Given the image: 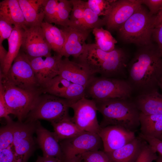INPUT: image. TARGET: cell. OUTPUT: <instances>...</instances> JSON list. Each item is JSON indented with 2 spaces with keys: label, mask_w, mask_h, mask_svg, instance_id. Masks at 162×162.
<instances>
[{
  "label": "cell",
  "mask_w": 162,
  "mask_h": 162,
  "mask_svg": "<svg viewBox=\"0 0 162 162\" xmlns=\"http://www.w3.org/2000/svg\"><path fill=\"white\" fill-rule=\"evenodd\" d=\"M142 2L148 8L152 16L156 15L162 9V0H142Z\"/></svg>",
  "instance_id": "obj_40"
},
{
  "label": "cell",
  "mask_w": 162,
  "mask_h": 162,
  "mask_svg": "<svg viewBox=\"0 0 162 162\" xmlns=\"http://www.w3.org/2000/svg\"><path fill=\"white\" fill-rule=\"evenodd\" d=\"M10 112L6 104L2 87L0 84V117L4 118L7 122L13 121L9 116Z\"/></svg>",
  "instance_id": "obj_38"
},
{
  "label": "cell",
  "mask_w": 162,
  "mask_h": 162,
  "mask_svg": "<svg viewBox=\"0 0 162 162\" xmlns=\"http://www.w3.org/2000/svg\"><path fill=\"white\" fill-rule=\"evenodd\" d=\"M72 103L50 94H42L34 107L27 115L25 122H34L43 119L51 123L62 120L70 116L69 109Z\"/></svg>",
  "instance_id": "obj_7"
},
{
  "label": "cell",
  "mask_w": 162,
  "mask_h": 162,
  "mask_svg": "<svg viewBox=\"0 0 162 162\" xmlns=\"http://www.w3.org/2000/svg\"><path fill=\"white\" fill-rule=\"evenodd\" d=\"M106 153L118 149L134 139L135 132L117 125L101 128L98 133Z\"/></svg>",
  "instance_id": "obj_15"
},
{
  "label": "cell",
  "mask_w": 162,
  "mask_h": 162,
  "mask_svg": "<svg viewBox=\"0 0 162 162\" xmlns=\"http://www.w3.org/2000/svg\"><path fill=\"white\" fill-rule=\"evenodd\" d=\"M0 74L9 82L19 88L41 91L29 59L20 50L7 74L4 75L1 72Z\"/></svg>",
  "instance_id": "obj_8"
},
{
  "label": "cell",
  "mask_w": 162,
  "mask_h": 162,
  "mask_svg": "<svg viewBox=\"0 0 162 162\" xmlns=\"http://www.w3.org/2000/svg\"><path fill=\"white\" fill-rule=\"evenodd\" d=\"M11 23L7 20L0 18V44L10 36L14 28Z\"/></svg>",
  "instance_id": "obj_37"
},
{
  "label": "cell",
  "mask_w": 162,
  "mask_h": 162,
  "mask_svg": "<svg viewBox=\"0 0 162 162\" xmlns=\"http://www.w3.org/2000/svg\"><path fill=\"white\" fill-rule=\"evenodd\" d=\"M126 80L136 95L158 91L162 77V57L154 45L142 47L128 63Z\"/></svg>",
  "instance_id": "obj_1"
},
{
  "label": "cell",
  "mask_w": 162,
  "mask_h": 162,
  "mask_svg": "<svg viewBox=\"0 0 162 162\" xmlns=\"http://www.w3.org/2000/svg\"><path fill=\"white\" fill-rule=\"evenodd\" d=\"M152 40L155 42L157 50L162 57V25L155 27L152 34Z\"/></svg>",
  "instance_id": "obj_41"
},
{
  "label": "cell",
  "mask_w": 162,
  "mask_h": 162,
  "mask_svg": "<svg viewBox=\"0 0 162 162\" xmlns=\"http://www.w3.org/2000/svg\"><path fill=\"white\" fill-rule=\"evenodd\" d=\"M0 18L7 20L14 26L22 28L26 26L18 0H4L0 2Z\"/></svg>",
  "instance_id": "obj_23"
},
{
  "label": "cell",
  "mask_w": 162,
  "mask_h": 162,
  "mask_svg": "<svg viewBox=\"0 0 162 162\" xmlns=\"http://www.w3.org/2000/svg\"><path fill=\"white\" fill-rule=\"evenodd\" d=\"M72 8L70 17V23L72 25L80 20L87 7V2L81 0H70Z\"/></svg>",
  "instance_id": "obj_33"
},
{
  "label": "cell",
  "mask_w": 162,
  "mask_h": 162,
  "mask_svg": "<svg viewBox=\"0 0 162 162\" xmlns=\"http://www.w3.org/2000/svg\"><path fill=\"white\" fill-rule=\"evenodd\" d=\"M139 136L146 141L157 152L162 155V140L157 138L142 135L140 133Z\"/></svg>",
  "instance_id": "obj_39"
},
{
  "label": "cell",
  "mask_w": 162,
  "mask_h": 162,
  "mask_svg": "<svg viewBox=\"0 0 162 162\" xmlns=\"http://www.w3.org/2000/svg\"><path fill=\"white\" fill-rule=\"evenodd\" d=\"M142 4V0H113L109 13L103 18L107 29H118Z\"/></svg>",
  "instance_id": "obj_13"
},
{
  "label": "cell",
  "mask_w": 162,
  "mask_h": 162,
  "mask_svg": "<svg viewBox=\"0 0 162 162\" xmlns=\"http://www.w3.org/2000/svg\"><path fill=\"white\" fill-rule=\"evenodd\" d=\"M0 84L11 114L14 115L18 121L23 122L35 106L42 94L41 91L27 90L17 87L9 82L1 74Z\"/></svg>",
  "instance_id": "obj_6"
},
{
  "label": "cell",
  "mask_w": 162,
  "mask_h": 162,
  "mask_svg": "<svg viewBox=\"0 0 162 162\" xmlns=\"http://www.w3.org/2000/svg\"><path fill=\"white\" fill-rule=\"evenodd\" d=\"M58 1L46 0L44 7V22L55 23Z\"/></svg>",
  "instance_id": "obj_36"
},
{
  "label": "cell",
  "mask_w": 162,
  "mask_h": 162,
  "mask_svg": "<svg viewBox=\"0 0 162 162\" xmlns=\"http://www.w3.org/2000/svg\"><path fill=\"white\" fill-rule=\"evenodd\" d=\"M37 121L15 122L12 146L18 162H27L34 150L33 135L35 132Z\"/></svg>",
  "instance_id": "obj_9"
},
{
  "label": "cell",
  "mask_w": 162,
  "mask_h": 162,
  "mask_svg": "<svg viewBox=\"0 0 162 162\" xmlns=\"http://www.w3.org/2000/svg\"><path fill=\"white\" fill-rule=\"evenodd\" d=\"M156 153L155 150L144 140L141 152L135 162H152L158 158Z\"/></svg>",
  "instance_id": "obj_35"
},
{
  "label": "cell",
  "mask_w": 162,
  "mask_h": 162,
  "mask_svg": "<svg viewBox=\"0 0 162 162\" xmlns=\"http://www.w3.org/2000/svg\"><path fill=\"white\" fill-rule=\"evenodd\" d=\"M58 75L73 83L85 88L94 76L91 75L81 64L66 58H62L60 62Z\"/></svg>",
  "instance_id": "obj_18"
},
{
  "label": "cell",
  "mask_w": 162,
  "mask_h": 162,
  "mask_svg": "<svg viewBox=\"0 0 162 162\" xmlns=\"http://www.w3.org/2000/svg\"><path fill=\"white\" fill-rule=\"evenodd\" d=\"M132 100L140 112L147 115H162V95L158 91L136 95Z\"/></svg>",
  "instance_id": "obj_22"
},
{
  "label": "cell",
  "mask_w": 162,
  "mask_h": 162,
  "mask_svg": "<svg viewBox=\"0 0 162 162\" xmlns=\"http://www.w3.org/2000/svg\"><path fill=\"white\" fill-rule=\"evenodd\" d=\"M51 123L53 128V133L54 136L59 142L84 132L78 127L70 116Z\"/></svg>",
  "instance_id": "obj_26"
},
{
  "label": "cell",
  "mask_w": 162,
  "mask_h": 162,
  "mask_svg": "<svg viewBox=\"0 0 162 162\" xmlns=\"http://www.w3.org/2000/svg\"><path fill=\"white\" fill-rule=\"evenodd\" d=\"M63 162H82L81 155H79L69 160H64Z\"/></svg>",
  "instance_id": "obj_46"
},
{
  "label": "cell",
  "mask_w": 162,
  "mask_h": 162,
  "mask_svg": "<svg viewBox=\"0 0 162 162\" xmlns=\"http://www.w3.org/2000/svg\"><path fill=\"white\" fill-rule=\"evenodd\" d=\"M102 115L101 128L117 125L133 131L140 126V112L132 99H115L95 101Z\"/></svg>",
  "instance_id": "obj_3"
},
{
  "label": "cell",
  "mask_w": 162,
  "mask_h": 162,
  "mask_svg": "<svg viewBox=\"0 0 162 162\" xmlns=\"http://www.w3.org/2000/svg\"><path fill=\"white\" fill-rule=\"evenodd\" d=\"M154 27L162 25V9L154 16Z\"/></svg>",
  "instance_id": "obj_45"
},
{
  "label": "cell",
  "mask_w": 162,
  "mask_h": 162,
  "mask_svg": "<svg viewBox=\"0 0 162 162\" xmlns=\"http://www.w3.org/2000/svg\"><path fill=\"white\" fill-rule=\"evenodd\" d=\"M62 30L65 34V40L59 55L66 58L71 56L77 58L83 52L86 40L92 30H86L74 26L63 27Z\"/></svg>",
  "instance_id": "obj_16"
},
{
  "label": "cell",
  "mask_w": 162,
  "mask_h": 162,
  "mask_svg": "<svg viewBox=\"0 0 162 162\" xmlns=\"http://www.w3.org/2000/svg\"><path fill=\"white\" fill-rule=\"evenodd\" d=\"M144 140L136 137L123 147L106 153L111 162H135L141 150Z\"/></svg>",
  "instance_id": "obj_21"
},
{
  "label": "cell",
  "mask_w": 162,
  "mask_h": 162,
  "mask_svg": "<svg viewBox=\"0 0 162 162\" xmlns=\"http://www.w3.org/2000/svg\"><path fill=\"white\" fill-rule=\"evenodd\" d=\"M70 108L74 111L73 122L82 131L98 134L101 129L97 119L96 103L85 96L74 103Z\"/></svg>",
  "instance_id": "obj_11"
},
{
  "label": "cell",
  "mask_w": 162,
  "mask_h": 162,
  "mask_svg": "<svg viewBox=\"0 0 162 162\" xmlns=\"http://www.w3.org/2000/svg\"><path fill=\"white\" fill-rule=\"evenodd\" d=\"M82 162H83V161H82Z\"/></svg>",
  "instance_id": "obj_50"
},
{
  "label": "cell",
  "mask_w": 162,
  "mask_h": 162,
  "mask_svg": "<svg viewBox=\"0 0 162 162\" xmlns=\"http://www.w3.org/2000/svg\"><path fill=\"white\" fill-rule=\"evenodd\" d=\"M159 87L160 88L162 92V77L160 79L158 84Z\"/></svg>",
  "instance_id": "obj_48"
},
{
  "label": "cell",
  "mask_w": 162,
  "mask_h": 162,
  "mask_svg": "<svg viewBox=\"0 0 162 162\" xmlns=\"http://www.w3.org/2000/svg\"><path fill=\"white\" fill-rule=\"evenodd\" d=\"M156 160V162H162V155L159 154Z\"/></svg>",
  "instance_id": "obj_47"
},
{
  "label": "cell",
  "mask_w": 162,
  "mask_h": 162,
  "mask_svg": "<svg viewBox=\"0 0 162 162\" xmlns=\"http://www.w3.org/2000/svg\"><path fill=\"white\" fill-rule=\"evenodd\" d=\"M154 18L142 5L118 29L121 38L141 47L152 44Z\"/></svg>",
  "instance_id": "obj_4"
},
{
  "label": "cell",
  "mask_w": 162,
  "mask_h": 162,
  "mask_svg": "<svg viewBox=\"0 0 162 162\" xmlns=\"http://www.w3.org/2000/svg\"><path fill=\"white\" fill-rule=\"evenodd\" d=\"M133 91L124 79L93 76L85 88V97L95 101L131 98Z\"/></svg>",
  "instance_id": "obj_5"
},
{
  "label": "cell",
  "mask_w": 162,
  "mask_h": 162,
  "mask_svg": "<svg viewBox=\"0 0 162 162\" xmlns=\"http://www.w3.org/2000/svg\"><path fill=\"white\" fill-rule=\"evenodd\" d=\"M128 56L122 49L116 48L110 52L99 49L95 44L85 45L82 54L77 59L90 74L101 76L123 79L127 74Z\"/></svg>",
  "instance_id": "obj_2"
},
{
  "label": "cell",
  "mask_w": 162,
  "mask_h": 162,
  "mask_svg": "<svg viewBox=\"0 0 162 162\" xmlns=\"http://www.w3.org/2000/svg\"><path fill=\"white\" fill-rule=\"evenodd\" d=\"M103 25H105L104 19L99 18V16L88 6L82 18L79 21L70 26H77L86 30H88L102 27Z\"/></svg>",
  "instance_id": "obj_29"
},
{
  "label": "cell",
  "mask_w": 162,
  "mask_h": 162,
  "mask_svg": "<svg viewBox=\"0 0 162 162\" xmlns=\"http://www.w3.org/2000/svg\"><path fill=\"white\" fill-rule=\"evenodd\" d=\"M36 162H63V161L57 158L38 156Z\"/></svg>",
  "instance_id": "obj_43"
},
{
  "label": "cell",
  "mask_w": 162,
  "mask_h": 162,
  "mask_svg": "<svg viewBox=\"0 0 162 162\" xmlns=\"http://www.w3.org/2000/svg\"><path fill=\"white\" fill-rule=\"evenodd\" d=\"M81 155L83 162H111L104 150L90 151Z\"/></svg>",
  "instance_id": "obj_34"
},
{
  "label": "cell",
  "mask_w": 162,
  "mask_h": 162,
  "mask_svg": "<svg viewBox=\"0 0 162 162\" xmlns=\"http://www.w3.org/2000/svg\"><path fill=\"white\" fill-rule=\"evenodd\" d=\"M72 8L70 0H59L57 6L55 24L63 27L69 26L70 17Z\"/></svg>",
  "instance_id": "obj_30"
},
{
  "label": "cell",
  "mask_w": 162,
  "mask_h": 162,
  "mask_svg": "<svg viewBox=\"0 0 162 162\" xmlns=\"http://www.w3.org/2000/svg\"><path fill=\"white\" fill-rule=\"evenodd\" d=\"M15 123L13 121L7 122V124L0 130V149L6 148L13 143Z\"/></svg>",
  "instance_id": "obj_31"
},
{
  "label": "cell",
  "mask_w": 162,
  "mask_h": 162,
  "mask_svg": "<svg viewBox=\"0 0 162 162\" xmlns=\"http://www.w3.org/2000/svg\"><path fill=\"white\" fill-rule=\"evenodd\" d=\"M12 146L0 149V162H18Z\"/></svg>",
  "instance_id": "obj_42"
},
{
  "label": "cell",
  "mask_w": 162,
  "mask_h": 162,
  "mask_svg": "<svg viewBox=\"0 0 162 162\" xmlns=\"http://www.w3.org/2000/svg\"><path fill=\"white\" fill-rule=\"evenodd\" d=\"M43 33L52 50L59 55L65 42V36L62 30L45 22L41 25Z\"/></svg>",
  "instance_id": "obj_27"
},
{
  "label": "cell",
  "mask_w": 162,
  "mask_h": 162,
  "mask_svg": "<svg viewBox=\"0 0 162 162\" xmlns=\"http://www.w3.org/2000/svg\"><path fill=\"white\" fill-rule=\"evenodd\" d=\"M46 0H18L26 26H41L44 20V7Z\"/></svg>",
  "instance_id": "obj_20"
},
{
  "label": "cell",
  "mask_w": 162,
  "mask_h": 162,
  "mask_svg": "<svg viewBox=\"0 0 162 162\" xmlns=\"http://www.w3.org/2000/svg\"><path fill=\"white\" fill-rule=\"evenodd\" d=\"M23 33V28L14 26L13 30L8 39V50L3 66L0 68V72L4 75L7 74L20 51Z\"/></svg>",
  "instance_id": "obj_24"
},
{
  "label": "cell",
  "mask_w": 162,
  "mask_h": 162,
  "mask_svg": "<svg viewBox=\"0 0 162 162\" xmlns=\"http://www.w3.org/2000/svg\"><path fill=\"white\" fill-rule=\"evenodd\" d=\"M113 0H88L87 1L88 6L99 16H107L110 10Z\"/></svg>",
  "instance_id": "obj_32"
},
{
  "label": "cell",
  "mask_w": 162,
  "mask_h": 162,
  "mask_svg": "<svg viewBox=\"0 0 162 162\" xmlns=\"http://www.w3.org/2000/svg\"><path fill=\"white\" fill-rule=\"evenodd\" d=\"M59 143L63 161L87 152L100 150L103 147L102 140L98 134L86 131L62 141Z\"/></svg>",
  "instance_id": "obj_10"
},
{
  "label": "cell",
  "mask_w": 162,
  "mask_h": 162,
  "mask_svg": "<svg viewBox=\"0 0 162 162\" xmlns=\"http://www.w3.org/2000/svg\"><path fill=\"white\" fill-rule=\"evenodd\" d=\"M140 133L158 138L162 135V115H147L140 112Z\"/></svg>",
  "instance_id": "obj_25"
},
{
  "label": "cell",
  "mask_w": 162,
  "mask_h": 162,
  "mask_svg": "<svg viewBox=\"0 0 162 162\" xmlns=\"http://www.w3.org/2000/svg\"><path fill=\"white\" fill-rule=\"evenodd\" d=\"M85 87L73 83L58 75L41 89L42 93H47L68 100L72 102L85 96Z\"/></svg>",
  "instance_id": "obj_14"
},
{
  "label": "cell",
  "mask_w": 162,
  "mask_h": 162,
  "mask_svg": "<svg viewBox=\"0 0 162 162\" xmlns=\"http://www.w3.org/2000/svg\"><path fill=\"white\" fill-rule=\"evenodd\" d=\"M8 51L3 46L2 44H0V68L3 64L6 58Z\"/></svg>",
  "instance_id": "obj_44"
},
{
  "label": "cell",
  "mask_w": 162,
  "mask_h": 162,
  "mask_svg": "<svg viewBox=\"0 0 162 162\" xmlns=\"http://www.w3.org/2000/svg\"><path fill=\"white\" fill-rule=\"evenodd\" d=\"M23 28L21 48L29 59L52 56V49L44 37L41 26H25Z\"/></svg>",
  "instance_id": "obj_12"
},
{
  "label": "cell",
  "mask_w": 162,
  "mask_h": 162,
  "mask_svg": "<svg viewBox=\"0 0 162 162\" xmlns=\"http://www.w3.org/2000/svg\"><path fill=\"white\" fill-rule=\"evenodd\" d=\"M92 33L94 36L96 43L98 47L101 50L106 52H110L115 48L117 41L108 30L102 27L93 29Z\"/></svg>",
  "instance_id": "obj_28"
},
{
  "label": "cell",
  "mask_w": 162,
  "mask_h": 162,
  "mask_svg": "<svg viewBox=\"0 0 162 162\" xmlns=\"http://www.w3.org/2000/svg\"><path fill=\"white\" fill-rule=\"evenodd\" d=\"M161 140H162V135L158 138H157Z\"/></svg>",
  "instance_id": "obj_49"
},
{
  "label": "cell",
  "mask_w": 162,
  "mask_h": 162,
  "mask_svg": "<svg viewBox=\"0 0 162 162\" xmlns=\"http://www.w3.org/2000/svg\"><path fill=\"white\" fill-rule=\"evenodd\" d=\"M35 132L36 141L42 151L43 156L58 158L63 161V155L59 142L53 132L43 127L38 120L37 121Z\"/></svg>",
  "instance_id": "obj_19"
},
{
  "label": "cell",
  "mask_w": 162,
  "mask_h": 162,
  "mask_svg": "<svg viewBox=\"0 0 162 162\" xmlns=\"http://www.w3.org/2000/svg\"><path fill=\"white\" fill-rule=\"evenodd\" d=\"M62 56L39 57L29 59L35 76L41 89L53 78L58 75L59 64Z\"/></svg>",
  "instance_id": "obj_17"
}]
</instances>
